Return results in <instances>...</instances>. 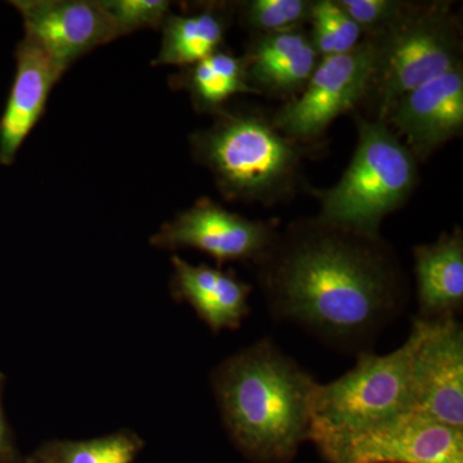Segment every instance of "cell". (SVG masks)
<instances>
[{
  "label": "cell",
  "instance_id": "6da1fadb",
  "mask_svg": "<svg viewBox=\"0 0 463 463\" xmlns=\"http://www.w3.org/2000/svg\"><path fill=\"white\" fill-rule=\"evenodd\" d=\"M258 267L276 318L339 345L374 336L404 304L403 274L388 245L318 216L292 222Z\"/></svg>",
  "mask_w": 463,
  "mask_h": 463
},
{
  "label": "cell",
  "instance_id": "7a4b0ae2",
  "mask_svg": "<svg viewBox=\"0 0 463 463\" xmlns=\"http://www.w3.org/2000/svg\"><path fill=\"white\" fill-rule=\"evenodd\" d=\"M315 379L269 339L228 356L212 374L222 421L251 463H288L309 439Z\"/></svg>",
  "mask_w": 463,
  "mask_h": 463
},
{
  "label": "cell",
  "instance_id": "3957f363",
  "mask_svg": "<svg viewBox=\"0 0 463 463\" xmlns=\"http://www.w3.org/2000/svg\"><path fill=\"white\" fill-rule=\"evenodd\" d=\"M190 142L194 156L230 200L274 205L289 199L303 178L304 145L259 111L223 109Z\"/></svg>",
  "mask_w": 463,
  "mask_h": 463
},
{
  "label": "cell",
  "instance_id": "277c9868",
  "mask_svg": "<svg viewBox=\"0 0 463 463\" xmlns=\"http://www.w3.org/2000/svg\"><path fill=\"white\" fill-rule=\"evenodd\" d=\"M358 142L340 181L316 192L318 218L364 234L380 237V225L410 199L417 182L416 157L394 130L380 120L356 115Z\"/></svg>",
  "mask_w": 463,
  "mask_h": 463
},
{
  "label": "cell",
  "instance_id": "5b68a950",
  "mask_svg": "<svg viewBox=\"0 0 463 463\" xmlns=\"http://www.w3.org/2000/svg\"><path fill=\"white\" fill-rule=\"evenodd\" d=\"M461 25L449 2H411L373 45V74L364 102L383 121L404 94L462 63Z\"/></svg>",
  "mask_w": 463,
  "mask_h": 463
},
{
  "label": "cell",
  "instance_id": "8992f818",
  "mask_svg": "<svg viewBox=\"0 0 463 463\" xmlns=\"http://www.w3.org/2000/svg\"><path fill=\"white\" fill-rule=\"evenodd\" d=\"M413 341L385 355L362 352L352 370L330 383H317L309 440L371 428L414 411L411 358Z\"/></svg>",
  "mask_w": 463,
  "mask_h": 463
},
{
  "label": "cell",
  "instance_id": "52a82bcc",
  "mask_svg": "<svg viewBox=\"0 0 463 463\" xmlns=\"http://www.w3.org/2000/svg\"><path fill=\"white\" fill-rule=\"evenodd\" d=\"M312 441L330 463H463V430L416 411Z\"/></svg>",
  "mask_w": 463,
  "mask_h": 463
},
{
  "label": "cell",
  "instance_id": "ba28073f",
  "mask_svg": "<svg viewBox=\"0 0 463 463\" xmlns=\"http://www.w3.org/2000/svg\"><path fill=\"white\" fill-rule=\"evenodd\" d=\"M373 62L367 39L346 53L322 57L300 93L277 109L274 127L300 145L321 138L337 118L364 102Z\"/></svg>",
  "mask_w": 463,
  "mask_h": 463
},
{
  "label": "cell",
  "instance_id": "9c48e42d",
  "mask_svg": "<svg viewBox=\"0 0 463 463\" xmlns=\"http://www.w3.org/2000/svg\"><path fill=\"white\" fill-rule=\"evenodd\" d=\"M279 233L277 221H252L203 197L161 225L149 242L155 248L172 251L199 250L221 268L232 261L260 264Z\"/></svg>",
  "mask_w": 463,
  "mask_h": 463
},
{
  "label": "cell",
  "instance_id": "30bf717a",
  "mask_svg": "<svg viewBox=\"0 0 463 463\" xmlns=\"http://www.w3.org/2000/svg\"><path fill=\"white\" fill-rule=\"evenodd\" d=\"M414 411L463 430V331L457 318L413 319Z\"/></svg>",
  "mask_w": 463,
  "mask_h": 463
},
{
  "label": "cell",
  "instance_id": "8fae6325",
  "mask_svg": "<svg viewBox=\"0 0 463 463\" xmlns=\"http://www.w3.org/2000/svg\"><path fill=\"white\" fill-rule=\"evenodd\" d=\"M27 41L63 70L100 45L120 38L99 0H14Z\"/></svg>",
  "mask_w": 463,
  "mask_h": 463
},
{
  "label": "cell",
  "instance_id": "7c38bea8",
  "mask_svg": "<svg viewBox=\"0 0 463 463\" xmlns=\"http://www.w3.org/2000/svg\"><path fill=\"white\" fill-rule=\"evenodd\" d=\"M383 123L403 138L416 160H426L463 130V67L432 79L404 94L389 109Z\"/></svg>",
  "mask_w": 463,
  "mask_h": 463
},
{
  "label": "cell",
  "instance_id": "4fadbf2b",
  "mask_svg": "<svg viewBox=\"0 0 463 463\" xmlns=\"http://www.w3.org/2000/svg\"><path fill=\"white\" fill-rule=\"evenodd\" d=\"M16 72L0 116V165L11 166L41 120L48 99L65 70L38 45L24 38L14 51Z\"/></svg>",
  "mask_w": 463,
  "mask_h": 463
},
{
  "label": "cell",
  "instance_id": "5bb4252c",
  "mask_svg": "<svg viewBox=\"0 0 463 463\" xmlns=\"http://www.w3.org/2000/svg\"><path fill=\"white\" fill-rule=\"evenodd\" d=\"M242 58L255 93L286 100L300 93L321 60L301 29L254 35Z\"/></svg>",
  "mask_w": 463,
  "mask_h": 463
},
{
  "label": "cell",
  "instance_id": "9a60e30c",
  "mask_svg": "<svg viewBox=\"0 0 463 463\" xmlns=\"http://www.w3.org/2000/svg\"><path fill=\"white\" fill-rule=\"evenodd\" d=\"M173 297L187 303L210 330H236L250 312L252 288L233 272L173 255Z\"/></svg>",
  "mask_w": 463,
  "mask_h": 463
},
{
  "label": "cell",
  "instance_id": "2e32d148",
  "mask_svg": "<svg viewBox=\"0 0 463 463\" xmlns=\"http://www.w3.org/2000/svg\"><path fill=\"white\" fill-rule=\"evenodd\" d=\"M419 318H456L463 307V234L456 227L413 250Z\"/></svg>",
  "mask_w": 463,
  "mask_h": 463
},
{
  "label": "cell",
  "instance_id": "e0dca14e",
  "mask_svg": "<svg viewBox=\"0 0 463 463\" xmlns=\"http://www.w3.org/2000/svg\"><path fill=\"white\" fill-rule=\"evenodd\" d=\"M231 12L227 5H209L194 14H169L164 21L160 52L152 66L190 67L221 50Z\"/></svg>",
  "mask_w": 463,
  "mask_h": 463
},
{
  "label": "cell",
  "instance_id": "ac0fdd59",
  "mask_svg": "<svg viewBox=\"0 0 463 463\" xmlns=\"http://www.w3.org/2000/svg\"><path fill=\"white\" fill-rule=\"evenodd\" d=\"M176 80L190 93L197 111L206 114L223 111L225 103L237 94H257L250 87L243 58L222 50L185 67Z\"/></svg>",
  "mask_w": 463,
  "mask_h": 463
},
{
  "label": "cell",
  "instance_id": "d6986e66",
  "mask_svg": "<svg viewBox=\"0 0 463 463\" xmlns=\"http://www.w3.org/2000/svg\"><path fill=\"white\" fill-rule=\"evenodd\" d=\"M143 441L132 431H118L90 440H51L27 463H134Z\"/></svg>",
  "mask_w": 463,
  "mask_h": 463
},
{
  "label": "cell",
  "instance_id": "ffe728a7",
  "mask_svg": "<svg viewBox=\"0 0 463 463\" xmlns=\"http://www.w3.org/2000/svg\"><path fill=\"white\" fill-rule=\"evenodd\" d=\"M310 42L319 57H330L354 50L362 30L337 0H316L310 14Z\"/></svg>",
  "mask_w": 463,
  "mask_h": 463
},
{
  "label": "cell",
  "instance_id": "44dd1931",
  "mask_svg": "<svg viewBox=\"0 0 463 463\" xmlns=\"http://www.w3.org/2000/svg\"><path fill=\"white\" fill-rule=\"evenodd\" d=\"M313 0H250L241 5V18L254 35L291 32L309 24Z\"/></svg>",
  "mask_w": 463,
  "mask_h": 463
},
{
  "label": "cell",
  "instance_id": "7402d4cb",
  "mask_svg": "<svg viewBox=\"0 0 463 463\" xmlns=\"http://www.w3.org/2000/svg\"><path fill=\"white\" fill-rule=\"evenodd\" d=\"M118 36L143 29H158L170 14L166 0H99Z\"/></svg>",
  "mask_w": 463,
  "mask_h": 463
},
{
  "label": "cell",
  "instance_id": "603a6c76",
  "mask_svg": "<svg viewBox=\"0 0 463 463\" xmlns=\"http://www.w3.org/2000/svg\"><path fill=\"white\" fill-rule=\"evenodd\" d=\"M367 38L379 35L395 23L411 2L402 0H337Z\"/></svg>",
  "mask_w": 463,
  "mask_h": 463
},
{
  "label": "cell",
  "instance_id": "cb8c5ba5",
  "mask_svg": "<svg viewBox=\"0 0 463 463\" xmlns=\"http://www.w3.org/2000/svg\"><path fill=\"white\" fill-rule=\"evenodd\" d=\"M9 452L8 428L2 405V383H0V459Z\"/></svg>",
  "mask_w": 463,
  "mask_h": 463
}]
</instances>
